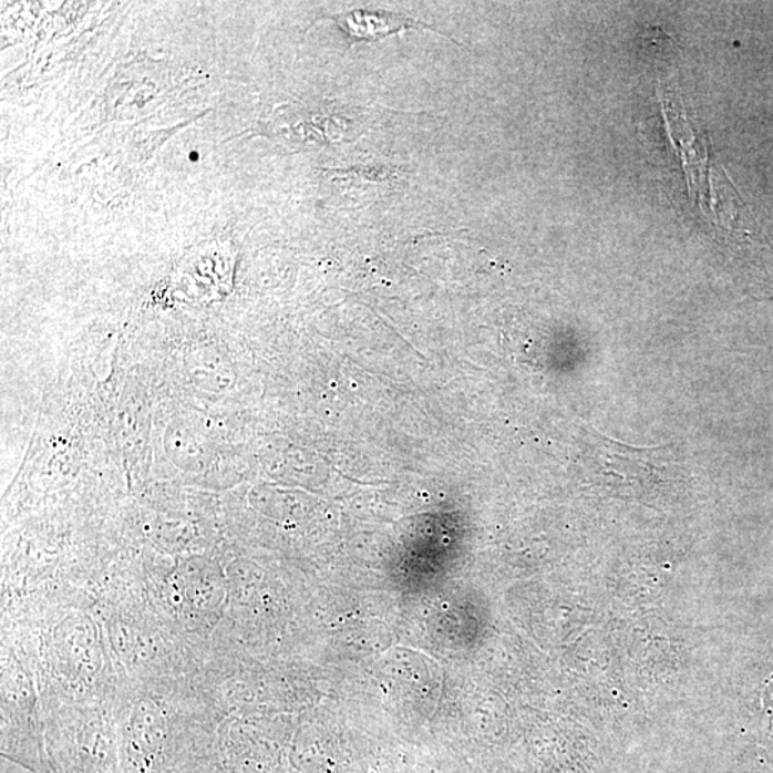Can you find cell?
<instances>
[{
  "instance_id": "obj_1",
  "label": "cell",
  "mask_w": 773,
  "mask_h": 773,
  "mask_svg": "<svg viewBox=\"0 0 773 773\" xmlns=\"http://www.w3.org/2000/svg\"><path fill=\"white\" fill-rule=\"evenodd\" d=\"M334 19L342 31L364 41H377V39L410 31V29H430L427 24L404 14L371 11V9H354Z\"/></svg>"
}]
</instances>
